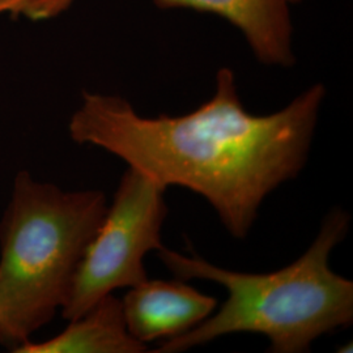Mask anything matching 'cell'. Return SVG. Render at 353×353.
<instances>
[{
    "label": "cell",
    "instance_id": "2",
    "mask_svg": "<svg viewBox=\"0 0 353 353\" xmlns=\"http://www.w3.org/2000/svg\"><path fill=\"white\" fill-rule=\"evenodd\" d=\"M351 214L334 207L309 249L290 265L268 274L230 271L199 255L163 248L159 259L179 280H208L228 292L223 306L198 326L165 339L153 352L179 353L237 332L265 335L270 352H309L321 336L353 322V283L330 267L332 250L345 240Z\"/></svg>",
    "mask_w": 353,
    "mask_h": 353
},
{
    "label": "cell",
    "instance_id": "5",
    "mask_svg": "<svg viewBox=\"0 0 353 353\" xmlns=\"http://www.w3.org/2000/svg\"><path fill=\"white\" fill-rule=\"evenodd\" d=\"M128 332L148 343L188 332L211 316L217 300L192 288L183 280H151L128 288L121 300Z\"/></svg>",
    "mask_w": 353,
    "mask_h": 353
},
{
    "label": "cell",
    "instance_id": "10",
    "mask_svg": "<svg viewBox=\"0 0 353 353\" xmlns=\"http://www.w3.org/2000/svg\"><path fill=\"white\" fill-rule=\"evenodd\" d=\"M290 1V4H294V3H300L301 0H288Z\"/></svg>",
    "mask_w": 353,
    "mask_h": 353
},
{
    "label": "cell",
    "instance_id": "1",
    "mask_svg": "<svg viewBox=\"0 0 353 353\" xmlns=\"http://www.w3.org/2000/svg\"><path fill=\"white\" fill-rule=\"evenodd\" d=\"M325 97V85L314 84L276 113L255 115L241 102L234 72L224 67L214 96L176 117H143L119 96L84 92L68 132L165 189L201 195L229 234L243 240L265 198L303 172Z\"/></svg>",
    "mask_w": 353,
    "mask_h": 353
},
{
    "label": "cell",
    "instance_id": "3",
    "mask_svg": "<svg viewBox=\"0 0 353 353\" xmlns=\"http://www.w3.org/2000/svg\"><path fill=\"white\" fill-rule=\"evenodd\" d=\"M101 190L67 191L20 170L0 221V344L21 347L62 310L108 210Z\"/></svg>",
    "mask_w": 353,
    "mask_h": 353
},
{
    "label": "cell",
    "instance_id": "8",
    "mask_svg": "<svg viewBox=\"0 0 353 353\" xmlns=\"http://www.w3.org/2000/svg\"><path fill=\"white\" fill-rule=\"evenodd\" d=\"M74 0H24L16 14L34 21L49 20L64 12Z\"/></svg>",
    "mask_w": 353,
    "mask_h": 353
},
{
    "label": "cell",
    "instance_id": "4",
    "mask_svg": "<svg viewBox=\"0 0 353 353\" xmlns=\"http://www.w3.org/2000/svg\"><path fill=\"white\" fill-rule=\"evenodd\" d=\"M165 191L154 179L127 169L76 270L61 310L65 321L83 316L114 290L148 279L145 255L164 248L161 232L169 212Z\"/></svg>",
    "mask_w": 353,
    "mask_h": 353
},
{
    "label": "cell",
    "instance_id": "9",
    "mask_svg": "<svg viewBox=\"0 0 353 353\" xmlns=\"http://www.w3.org/2000/svg\"><path fill=\"white\" fill-rule=\"evenodd\" d=\"M24 0H0V14L3 13H14L21 7Z\"/></svg>",
    "mask_w": 353,
    "mask_h": 353
},
{
    "label": "cell",
    "instance_id": "6",
    "mask_svg": "<svg viewBox=\"0 0 353 353\" xmlns=\"http://www.w3.org/2000/svg\"><path fill=\"white\" fill-rule=\"evenodd\" d=\"M159 8H189L224 17L239 28L255 58L265 65L292 67V20L288 0H153Z\"/></svg>",
    "mask_w": 353,
    "mask_h": 353
},
{
    "label": "cell",
    "instance_id": "7",
    "mask_svg": "<svg viewBox=\"0 0 353 353\" xmlns=\"http://www.w3.org/2000/svg\"><path fill=\"white\" fill-rule=\"evenodd\" d=\"M68 322L61 334L45 341H29L13 353L148 352V345L134 339L128 332L122 303L113 293Z\"/></svg>",
    "mask_w": 353,
    "mask_h": 353
}]
</instances>
